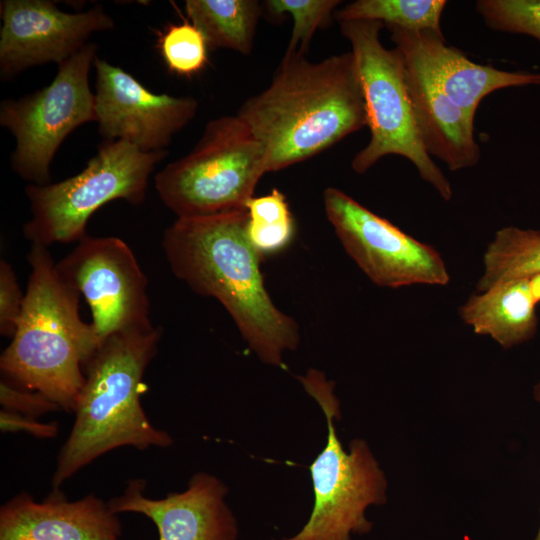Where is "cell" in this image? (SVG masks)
Returning a JSON list of instances; mask_svg holds the SVG:
<instances>
[{"mask_svg":"<svg viewBox=\"0 0 540 540\" xmlns=\"http://www.w3.org/2000/svg\"><path fill=\"white\" fill-rule=\"evenodd\" d=\"M527 282L530 293L536 304H538L540 302V273L528 277Z\"/></svg>","mask_w":540,"mask_h":540,"instance_id":"obj_29","label":"cell"},{"mask_svg":"<svg viewBox=\"0 0 540 540\" xmlns=\"http://www.w3.org/2000/svg\"><path fill=\"white\" fill-rule=\"evenodd\" d=\"M0 77L7 81L26 69L50 62L61 64L96 32L114 28L101 5L65 12L48 0L1 1Z\"/></svg>","mask_w":540,"mask_h":540,"instance_id":"obj_13","label":"cell"},{"mask_svg":"<svg viewBox=\"0 0 540 540\" xmlns=\"http://www.w3.org/2000/svg\"><path fill=\"white\" fill-rule=\"evenodd\" d=\"M247 220V210L177 218L164 231L162 248L176 278L215 298L257 357L281 366L283 353L300 343L299 325L265 287L263 255L248 238Z\"/></svg>","mask_w":540,"mask_h":540,"instance_id":"obj_1","label":"cell"},{"mask_svg":"<svg viewBox=\"0 0 540 540\" xmlns=\"http://www.w3.org/2000/svg\"><path fill=\"white\" fill-rule=\"evenodd\" d=\"M339 0H268L265 7L275 16L289 14L293 27L283 57L305 56L317 29L325 27L336 11Z\"/></svg>","mask_w":540,"mask_h":540,"instance_id":"obj_23","label":"cell"},{"mask_svg":"<svg viewBox=\"0 0 540 540\" xmlns=\"http://www.w3.org/2000/svg\"><path fill=\"white\" fill-rule=\"evenodd\" d=\"M185 10L209 48L231 49L244 55L251 53L261 15L259 1L187 0Z\"/></svg>","mask_w":540,"mask_h":540,"instance_id":"obj_19","label":"cell"},{"mask_svg":"<svg viewBox=\"0 0 540 540\" xmlns=\"http://www.w3.org/2000/svg\"><path fill=\"white\" fill-rule=\"evenodd\" d=\"M264 147L238 115L209 121L193 149L154 177L162 203L177 218L246 210L267 173Z\"/></svg>","mask_w":540,"mask_h":540,"instance_id":"obj_5","label":"cell"},{"mask_svg":"<svg viewBox=\"0 0 540 540\" xmlns=\"http://www.w3.org/2000/svg\"><path fill=\"white\" fill-rule=\"evenodd\" d=\"M534 398L537 402L540 403V382L537 383L534 387ZM534 540H540V524Z\"/></svg>","mask_w":540,"mask_h":540,"instance_id":"obj_30","label":"cell"},{"mask_svg":"<svg viewBox=\"0 0 540 540\" xmlns=\"http://www.w3.org/2000/svg\"><path fill=\"white\" fill-rule=\"evenodd\" d=\"M402 58L416 122L427 153L439 158L452 171L475 166L480 159V148L474 138V119L451 101L416 62Z\"/></svg>","mask_w":540,"mask_h":540,"instance_id":"obj_17","label":"cell"},{"mask_svg":"<svg viewBox=\"0 0 540 540\" xmlns=\"http://www.w3.org/2000/svg\"><path fill=\"white\" fill-rule=\"evenodd\" d=\"M339 24L352 47L371 132L369 143L351 162L353 170L362 174L382 157L399 155L411 161L420 177L449 201L451 185L427 153L420 136L402 55L380 41L383 24L368 20Z\"/></svg>","mask_w":540,"mask_h":540,"instance_id":"obj_6","label":"cell"},{"mask_svg":"<svg viewBox=\"0 0 540 540\" xmlns=\"http://www.w3.org/2000/svg\"><path fill=\"white\" fill-rule=\"evenodd\" d=\"M27 260L31 273L23 309L0 369L11 384L74 411L84 366L100 342L92 324L81 319L80 293L61 277L47 247L32 244Z\"/></svg>","mask_w":540,"mask_h":540,"instance_id":"obj_4","label":"cell"},{"mask_svg":"<svg viewBox=\"0 0 540 540\" xmlns=\"http://www.w3.org/2000/svg\"><path fill=\"white\" fill-rule=\"evenodd\" d=\"M326 217L346 253L377 286H445L450 274L440 253L387 219L370 211L345 192H323Z\"/></svg>","mask_w":540,"mask_h":540,"instance_id":"obj_10","label":"cell"},{"mask_svg":"<svg viewBox=\"0 0 540 540\" xmlns=\"http://www.w3.org/2000/svg\"><path fill=\"white\" fill-rule=\"evenodd\" d=\"M160 328L152 324L105 338L84 366L75 421L52 476L53 490L103 454L123 446L165 448L171 436L152 425L141 404L142 378L157 353Z\"/></svg>","mask_w":540,"mask_h":540,"instance_id":"obj_3","label":"cell"},{"mask_svg":"<svg viewBox=\"0 0 540 540\" xmlns=\"http://www.w3.org/2000/svg\"><path fill=\"white\" fill-rule=\"evenodd\" d=\"M122 525L94 494L70 501L53 490L40 502L20 493L0 508V540H121Z\"/></svg>","mask_w":540,"mask_h":540,"instance_id":"obj_15","label":"cell"},{"mask_svg":"<svg viewBox=\"0 0 540 540\" xmlns=\"http://www.w3.org/2000/svg\"><path fill=\"white\" fill-rule=\"evenodd\" d=\"M297 379L323 410L328 437L310 466L315 498L312 513L296 535L284 540H351L352 534L372 529L365 515L367 508L386 502L385 474L365 440L354 439L348 452L343 448L335 428L341 412L334 382L313 368Z\"/></svg>","mask_w":540,"mask_h":540,"instance_id":"obj_7","label":"cell"},{"mask_svg":"<svg viewBox=\"0 0 540 540\" xmlns=\"http://www.w3.org/2000/svg\"><path fill=\"white\" fill-rule=\"evenodd\" d=\"M484 272L477 292L540 273V230L509 226L499 229L483 256Z\"/></svg>","mask_w":540,"mask_h":540,"instance_id":"obj_20","label":"cell"},{"mask_svg":"<svg viewBox=\"0 0 540 540\" xmlns=\"http://www.w3.org/2000/svg\"><path fill=\"white\" fill-rule=\"evenodd\" d=\"M97 48L88 42L58 65L49 85L1 102L0 125L16 140L11 167L30 184H49L51 163L65 138L77 127L96 122L89 73Z\"/></svg>","mask_w":540,"mask_h":540,"instance_id":"obj_9","label":"cell"},{"mask_svg":"<svg viewBox=\"0 0 540 540\" xmlns=\"http://www.w3.org/2000/svg\"><path fill=\"white\" fill-rule=\"evenodd\" d=\"M476 9L489 28L540 42V0H480Z\"/></svg>","mask_w":540,"mask_h":540,"instance_id":"obj_25","label":"cell"},{"mask_svg":"<svg viewBox=\"0 0 540 540\" xmlns=\"http://www.w3.org/2000/svg\"><path fill=\"white\" fill-rule=\"evenodd\" d=\"M237 115L264 147L268 172L321 153L367 126L352 52L319 62L283 57L270 85L247 99Z\"/></svg>","mask_w":540,"mask_h":540,"instance_id":"obj_2","label":"cell"},{"mask_svg":"<svg viewBox=\"0 0 540 540\" xmlns=\"http://www.w3.org/2000/svg\"><path fill=\"white\" fill-rule=\"evenodd\" d=\"M159 46L168 68L178 75L191 76L207 63L208 44L191 22L170 25L161 35Z\"/></svg>","mask_w":540,"mask_h":540,"instance_id":"obj_24","label":"cell"},{"mask_svg":"<svg viewBox=\"0 0 540 540\" xmlns=\"http://www.w3.org/2000/svg\"><path fill=\"white\" fill-rule=\"evenodd\" d=\"M2 409L37 418L61 408L44 394L17 387L5 379L0 382Z\"/></svg>","mask_w":540,"mask_h":540,"instance_id":"obj_27","label":"cell"},{"mask_svg":"<svg viewBox=\"0 0 540 540\" xmlns=\"http://www.w3.org/2000/svg\"><path fill=\"white\" fill-rule=\"evenodd\" d=\"M444 0H357L334 13L338 22L378 21L387 28L431 30L442 33L440 19Z\"/></svg>","mask_w":540,"mask_h":540,"instance_id":"obj_21","label":"cell"},{"mask_svg":"<svg viewBox=\"0 0 540 540\" xmlns=\"http://www.w3.org/2000/svg\"><path fill=\"white\" fill-rule=\"evenodd\" d=\"M56 267L85 297L100 343L115 332L152 324L147 277L123 240L85 235Z\"/></svg>","mask_w":540,"mask_h":540,"instance_id":"obj_11","label":"cell"},{"mask_svg":"<svg viewBox=\"0 0 540 540\" xmlns=\"http://www.w3.org/2000/svg\"><path fill=\"white\" fill-rule=\"evenodd\" d=\"M247 235L264 256L286 248L294 237V220L285 195L278 189L251 198L246 205Z\"/></svg>","mask_w":540,"mask_h":540,"instance_id":"obj_22","label":"cell"},{"mask_svg":"<svg viewBox=\"0 0 540 540\" xmlns=\"http://www.w3.org/2000/svg\"><path fill=\"white\" fill-rule=\"evenodd\" d=\"M25 293L23 294L11 265L5 260L0 262V333L13 337L22 313Z\"/></svg>","mask_w":540,"mask_h":540,"instance_id":"obj_26","label":"cell"},{"mask_svg":"<svg viewBox=\"0 0 540 540\" xmlns=\"http://www.w3.org/2000/svg\"><path fill=\"white\" fill-rule=\"evenodd\" d=\"M95 110L104 140L127 142L142 152L164 151L196 116L192 96L156 94L133 75L96 57Z\"/></svg>","mask_w":540,"mask_h":540,"instance_id":"obj_12","label":"cell"},{"mask_svg":"<svg viewBox=\"0 0 540 540\" xmlns=\"http://www.w3.org/2000/svg\"><path fill=\"white\" fill-rule=\"evenodd\" d=\"M0 427L2 432H26L39 438H53L58 433L56 422L42 423L34 417L13 411H0Z\"/></svg>","mask_w":540,"mask_h":540,"instance_id":"obj_28","label":"cell"},{"mask_svg":"<svg viewBox=\"0 0 540 540\" xmlns=\"http://www.w3.org/2000/svg\"><path fill=\"white\" fill-rule=\"evenodd\" d=\"M168 152H142L118 140H104L77 175L46 185L25 188L31 218L23 233L32 244L80 241L89 218L113 200L139 205L146 197L149 178Z\"/></svg>","mask_w":540,"mask_h":540,"instance_id":"obj_8","label":"cell"},{"mask_svg":"<svg viewBox=\"0 0 540 540\" xmlns=\"http://www.w3.org/2000/svg\"><path fill=\"white\" fill-rule=\"evenodd\" d=\"M395 48L416 62L457 106L474 119L482 99L495 90L540 85L539 73L508 72L480 65L431 30L388 28Z\"/></svg>","mask_w":540,"mask_h":540,"instance_id":"obj_16","label":"cell"},{"mask_svg":"<svg viewBox=\"0 0 540 540\" xmlns=\"http://www.w3.org/2000/svg\"><path fill=\"white\" fill-rule=\"evenodd\" d=\"M527 278L498 283L477 292L459 309L461 319L476 334L491 337L509 349L534 337L538 326Z\"/></svg>","mask_w":540,"mask_h":540,"instance_id":"obj_18","label":"cell"},{"mask_svg":"<svg viewBox=\"0 0 540 540\" xmlns=\"http://www.w3.org/2000/svg\"><path fill=\"white\" fill-rule=\"evenodd\" d=\"M146 481L133 479L108 505L116 513H139L156 526L159 540H236L237 521L225 501L227 487L221 480L198 472L180 493L162 499L144 496Z\"/></svg>","mask_w":540,"mask_h":540,"instance_id":"obj_14","label":"cell"}]
</instances>
